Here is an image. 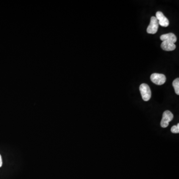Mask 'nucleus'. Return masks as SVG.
<instances>
[{
    "mask_svg": "<svg viewBox=\"0 0 179 179\" xmlns=\"http://www.w3.org/2000/svg\"><path fill=\"white\" fill-rule=\"evenodd\" d=\"M141 95L144 101L145 102L150 100L151 97V91L149 86L146 84H142L139 87Z\"/></svg>",
    "mask_w": 179,
    "mask_h": 179,
    "instance_id": "nucleus-1",
    "label": "nucleus"
},
{
    "mask_svg": "<svg viewBox=\"0 0 179 179\" xmlns=\"http://www.w3.org/2000/svg\"><path fill=\"white\" fill-rule=\"evenodd\" d=\"M174 115L173 113L169 110H166L164 112L162 119L161 121V126L163 128L168 127L169 123L173 120Z\"/></svg>",
    "mask_w": 179,
    "mask_h": 179,
    "instance_id": "nucleus-2",
    "label": "nucleus"
},
{
    "mask_svg": "<svg viewBox=\"0 0 179 179\" xmlns=\"http://www.w3.org/2000/svg\"><path fill=\"white\" fill-rule=\"evenodd\" d=\"M159 25L158 21L155 17H152L150 23L147 28V32L149 34H155L158 30Z\"/></svg>",
    "mask_w": 179,
    "mask_h": 179,
    "instance_id": "nucleus-3",
    "label": "nucleus"
},
{
    "mask_svg": "<svg viewBox=\"0 0 179 179\" xmlns=\"http://www.w3.org/2000/svg\"><path fill=\"white\" fill-rule=\"evenodd\" d=\"M151 81L156 85H162L165 83L166 78L164 74L153 73L150 76Z\"/></svg>",
    "mask_w": 179,
    "mask_h": 179,
    "instance_id": "nucleus-4",
    "label": "nucleus"
},
{
    "mask_svg": "<svg viewBox=\"0 0 179 179\" xmlns=\"http://www.w3.org/2000/svg\"><path fill=\"white\" fill-rule=\"evenodd\" d=\"M156 18L158 21L159 25L163 27H167L169 25V21L168 19L164 15L162 12H157L156 14Z\"/></svg>",
    "mask_w": 179,
    "mask_h": 179,
    "instance_id": "nucleus-5",
    "label": "nucleus"
},
{
    "mask_svg": "<svg viewBox=\"0 0 179 179\" xmlns=\"http://www.w3.org/2000/svg\"><path fill=\"white\" fill-rule=\"evenodd\" d=\"M160 39L163 41H169L175 43L177 41V38L174 33H169L162 35L160 36Z\"/></svg>",
    "mask_w": 179,
    "mask_h": 179,
    "instance_id": "nucleus-6",
    "label": "nucleus"
},
{
    "mask_svg": "<svg viewBox=\"0 0 179 179\" xmlns=\"http://www.w3.org/2000/svg\"><path fill=\"white\" fill-rule=\"evenodd\" d=\"M161 47L162 49L167 51H173L176 48V45L172 43H170L169 41H163L161 44Z\"/></svg>",
    "mask_w": 179,
    "mask_h": 179,
    "instance_id": "nucleus-7",
    "label": "nucleus"
},
{
    "mask_svg": "<svg viewBox=\"0 0 179 179\" xmlns=\"http://www.w3.org/2000/svg\"><path fill=\"white\" fill-rule=\"evenodd\" d=\"M173 86L174 88L176 94L179 95V79H176L175 80L173 81Z\"/></svg>",
    "mask_w": 179,
    "mask_h": 179,
    "instance_id": "nucleus-8",
    "label": "nucleus"
},
{
    "mask_svg": "<svg viewBox=\"0 0 179 179\" xmlns=\"http://www.w3.org/2000/svg\"><path fill=\"white\" fill-rule=\"evenodd\" d=\"M171 132L173 134H179V123H178L177 126H173L171 129Z\"/></svg>",
    "mask_w": 179,
    "mask_h": 179,
    "instance_id": "nucleus-9",
    "label": "nucleus"
},
{
    "mask_svg": "<svg viewBox=\"0 0 179 179\" xmlns=\"http://www.w3.org/2000/svg\"><path fill=\"white\" fill-rule=\"evenodd\" d=\"M3 165V161H2V156L0 154V167H1Z\"/></svg>",
    "mask_w": 179,
    "mask_h": 179,
    "instance_id": "nucleus-10",
    "label": "nucleus"
}]
</instances>
